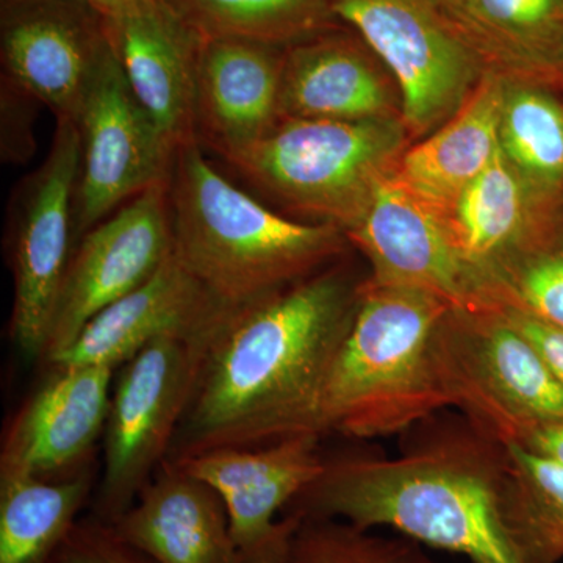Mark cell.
Returning <instances> with one entry per match:
<instances>
[{"instance_id": "cell-1", "label": "cell", "mask_w": 563, "mask_h": 563, "mask_svg": "<svg viewBox=\"0 0 563 563\" xmlns=\"http://www.w3.org/2000/svg\"><path fill=\"white\" fill-rule=\"evenodd\" d=\"M282 517L391 528L472 563H558L512 455L468 421L398 457L340 454Z\"/></svg>"}, {"instance_id": "cell-2", "label": "cell", "mask_w": 563, "mask_h": 563, "mask_svg": "<svg viewBox=\"0 0 563 563\" xmlns=\"http://www.w3.org/2000/svg\"><path fill=\"white\" fill-rule=\"evenodd\" d=\"M362 282L333 263L257 301L224 307L168 459L277 442L350 328Z\"/></svg>"}, {"instance_id": "cell-3", "label": "cell", "mask_w": 563, "mask_h": 563, "mask_svg": "<svg viewBox=\"0 0 563 563\" xmlns=\"http://www.w3.org/2000/svg\"><path fill=\"white\" fill-rule=\"evenodd\" d=\"M451 309L431 292L363 280L350 328L279 440L380 439L451 407L435 361Z\"/></svg>"}, {"instance_id": "cell-4", "label": "cell", "mask_w": 563, "mask_h": 563, "mask_svg": "<svg viewBox=\"0 0 563 563\" xmlns=\"http://www.w3.org/2000/svg\"><path fill=\"white\" fill-rule=\"evenodd\" d=\"M173 255L221 307H239L329 268L346 233L269 210L224 176L199 143L181 146L168 181Z\"/></svg>"}, {"instance_id": "cell-5", "label": "cell", "mask_w": 563, "mask_h": 563, "mask_svg": "<svg viewBox=\"0 0 563 563\" xmlns=\"http://www.w3.org/2000/svg\"><path fill=\"white\" fill-rule=\"evenodd\" d=\"M409 139L401 117L284 118L263 139L222 161L285 209L346 233L361 220L379 181L396 168Z\"/></svg>"}, {"instance_id": "cell-6", "label": "cell", "mask_w": 563, "mask_h": 563, "mask_svg": "<svg viewBox=\"0 0 563 563\" xmlns=\"http://www.w3.org/2000/svg\"><path fill=\"white\" fill-rule=\"evenodd\" d=\"M451 407L488 439L526 444L563 421V387L531 343L493 306L451 309L435 336Z\"/></svg>"}, {"instance_id": "cell-7", "label": "cell", "mask_w": 563, "mask_h": 563, "mask_svg": "<svg viewBox=\"0 0 563 563\" xmlns=\"http://www.w3.org/2000/svg\"><path fill=\"white\" fill-rule=\"evenodd\" d=\"M213 325L191 335L161 336L118 369L92 517L110 525L120 520L168 459Z\"/></svg>"}, {"instance_id": "cell-8", "label": "cell", "mask_w": 563, "mask_h": 563, "mask_svg": "<svg viewBox=\"0 0 563 563\" xmlns=\"http://www.w3.org/2000/svg\"><path fill=\"white\" fill-rule=\"evenodd\" d=\"M398 85L410 139H424L461 109L483 79V58L429 0H331Z\"/></svg>"}, {"instance_id": "cell-9", "label": "cell", "mask_w": 563, "mask_h": 563, "mask_svg": "<svg viewBox=\"0 0 563 563\" xmlns=\"http://www.w3.org/2000/svg\"><path fill=\"white\" fill-rule=\"evenodd\" d=\"M80 166L76 122L57 120L43 165L22 181L11 222L14 299L10 336L21 354L43 361L73 252L74 198Z\"/></svg>"}, {"instance_id": "cell-10", "label": "cell", "mask_w": 563, "mask_h": 563, "mask_svg": "<svg viewBox=\"0 0 563 563\" xmlns=\"http://www.w3.org/2000/svg\"><path fill=\"white\" fill-rule=\"evenodd\" d=\"M80 166L74 240L132 199L168 184L176 150L133 95L109 43L76 121Z\"/></svg>"}, {"instance_id": "cell-11", "label": "cell", "mask_w": 563, "mask_h": 563, "mask_svg": "<svg viewBox=\"0 0 563 563\" xmlns=\"http://www.w3.org/2000/svg\"><path fill=\"white\" fill-rule=\"evenodd\" d=\"M172 250L168 184L143 192L85 233L63 282L44 363L73 344L96 314L150 279Z\"/></svg>"}, {"instance_id": "cell-12", "label": "cell", "mask_w": 563, "mask_h": 563, "mask_svg": "<svg viewBox=\"0 0 563 563\" xmlns=\"http://www.w3.org/2000/svg\"><path fill=\"white\" fill-rule=\"evenodd\" d=\"M347 240L372 279L439 296L454 309L481 307L479 280L463 258L448 214L407 187L395 169L377 185Z\"/></svg>"}, {"instance_id": "cell-13", "label": "cell", "mask_w": 563, "mask_h": 563, "mask_svg": "<svg viewBox=\"0 0 563 563\" xmlns=\"http://www.w3.org/2000/svg\"><path fill=\"white\" fill-rule=\"evenodd\" d=\"M176 462L220 493L243 563H282L298 523L282 514L320 476L324 454L318 437L292 435Z\"/></svg>"}, {"instance_id": "cell-14", "label": "cell", "mask_w": 563, "mask_h": 563, "mask_svg": "<svg viewBox=\"0 0 563 563\" xmlns=\"http://www.w3.org/2000/svg\"><path fill=\"white\" fill-rule=\"evenodd\" d=\"M54 374L11 418L0 450V474L63 479L92 468L106 431L117 369L52 366Z\"/></svg>"}, {"instance_id": "cell-15", "label": "cell", "mask_w": 563, "mask_h": 563, "mask_svg": "<svg viewBox=\"0 0 563 563\" xmlns=\"http://www.w3.org/2000/svg\"><path fill=\"white\" fill-rule=\"evenodd\" d=\"M103 33L141 107L174 150L196 139L198 38L161 0L102 18Z\"/></svg>"}, {"instance_id": "cell-16", "label": "cell", "mask_w": 563, "mask_h": 563, "mask_svg": "<svg viewBox=\"0 0 563 563\" xmlns=\"http://www.w3.org/2000/svg\"><path fill=\"white\" fill-rule=\"evenodd\" d=\"M106 49L102 18L92 21L69 0H18L3 22L7 77L57 120L77 121Z\"/></svg>"}, {"instance_id": "cell-17", "label": "cell", "mask_w": 563, "mask_h": 563, "mask_svg": "<svg viewBox=\"0 0 563 563\" xmlns=\"http://www.w3.org/2000/svg\"><path fill=\"white\" fill-rule=\"evenodd\" d=\"M285 47L244 40L202 41L196 139L218 155L250 146L280 121Z\"/></svg>"}, {"instance_id": "cell-18", "label": "cell", "mask_w": 563, "mask_h": 563, "mask_svg": "<svg viewBox=\"0 0 563 563\" xmlns=\"http://www.w3.org/2000/svg\"><path fill=\"white\" fill-rule=\"evenodd\" d=\"M401 117L398 85L363 41L325 32L285 51L280 120Z\"/></svg>"}, {"instance_id": "cell-19", "label": "cell", "mask_w": 563, "mask_h": 563, "mask_svg": "<svg viewBox=\"0 0 563 563\" xmlns=\"http://www.w3.org/2000/svg\"><path fill=\"white\" fill-rule=\"evenodd\" d=\"M222 310L172 252L143 285L96 314L49 365L109 366L118 372L161 336L207 331Z\"/></svg>"}, {"instance_id": "cell-20", "label": "cell", "mask_w": 563, "mask_h": 563, "mask_svg": "<svg viewBox=\"0 0 563 563\" xmlns=\"http://www.w3.org/2000/svg\"><path fill=\"white\" fill-rule=\"evenodd\" d=\"M113 526L158 563H243L220 493L172 459Z\"/></svg>"}, {"instance_id": "cell-21", "label": "cell", "mask_w": 563, "mask_h": 563, "mask_svg": "<svg viewBox=\"0 0 563 563\" xmlns=\"http://www.w3.org/2000/svg\"><path fill=\"white\" fill-rule=\"evenodd\" d=\"M446 214L459 250L479 280L481 295L488 273L559 228L563 206L540 199L499 151Z\"/></svg>"}, {"instance_id": "cell-22", "label": "cell", "mask_w": 563, "mask_h": 563, "mask_svg": "<svg viewBox=\"0 0 563 563\" xmlns=\"http://www.w3.org/2000/svg\"><path fill=\"white\" fill-rule=\"evenodd\" d=\"M504 87L501 74L485 70L461 109L431 135L407 147L396 163L399 179L444 213L501 151Z\"/></svg>"}, {"instance_id": "cell-23", "label": "cell", "mask_w": 563, "mask_h": 563, "mask_svg": "<svg viewBox=\"0 0 563 563\" xmlns=\"http://www.w3.org/2000/svg\"><path fill=\"white\" fill-rule=\"evenodd\" d=\"M444 16L487 70L561 90L563 0H461Z\"/></svg>"}, {"instance_id": "cell-24", "label": "cell", "mask_w": 563, "mask_h": 563, "mask_svg": "<svg viewBox=\"0 0 563 563\" xmlns=\"http://www.w3.org/2000/svg\"><path fill=\"white\" fill-rule=\"evenodd\" d=\"M92 468L44 479L0 474V563H51L95 493Z\"/></svg>"}, {"instance_id": "cell-25", "label": "cell", "mask_w": 563, "mask_h": 563, "mask_svg": "<svg viewBox=\"0 0 563 563\" xmlns=\"http://www.w3.org/2000/svg\"><path fill=\"white\" fill-rule=\"evenodd\" d=\"M504 79L499 117L504 157L540 199L563 206L562 91L539 81Z\"/></svg>"}, {"instance_id": "cell-26", "label": "cell", "mask_w": 563, "mask_h": 563, "mask_svg": "<svg viewBox=\"0 0 563 563\" xmlns=\"http://www.w3.org/2000/svg\"><path fill=\"white\" fill-rule=\"evenodd\" d=\"M201 41L288 47L331 32V0H161Z\"/></svg>"}, {"instance_id": "cell-27", "label": "cell", "mask_w": 563, "mask_h": 563, "mask_svg": "<svg viewBox=\"0 0 563 563\" xmlns=\"http://www.w3.org/2000/svg\"><path fill=\"white\" fill-rule=\"evenodd\" d=\"M484 306L509 307L563 328V221L550 236L484 277Z\"/></svg>"}, {"instance_id": "cell-28", "label": "cell", "mask_w": 563, "mask_h": 563, "mask_svg": "<svg viewBox=\"0 0 563 563\" xmlns=\"http://www.w3.org/2000/svg\"><path fill=\"white\" fill-rule=\"evenodd\" d=\"M282 563H437L415 540L333 518H299Z\"/></svg>"}, {"instance_id": "cell-29", "label": "cell", "mask_w": 563, "mask_h": 563, "mask_svg": "<svg viewBox=\"0 0 563 563\" xmlns=\"http://www.w3.org/2000/svg\"><path fill=\"white\" fill-rule=\"evenodd\" d=\"M515 466L536 510L544 536L559 561L563 558V465L550 455L525 446L507 444Z\"/></svg>"}, {"instance_id": "cell-30", "label": "cell", "mask_w": 563, "mask_h": 563, "mask_svg": "<svg viewBox=\"0 0 563 563\" xmlns=\"http://www.w3.org/2000/svg\"><path fill=\"white\" fill-rule=\"evenodd\" d=\"M51 563H158L122 539L113 525L87 515L70 529Z\"/></svg>"}, {"instance_id": "cell-31", "label": "cell", "mask_w": 563, "mask_h": 563, "mask_svg": "<svg viewBox=\"0 0 563 563\" xmlns=\"http://www.w3.org/2000/svg\"><path fill=\"white\" fill-rule=\"evenodd\" d=\"M493 307L501 310L506 320L532 344L563 387V328L509 307Z\"/></svg>"}, {"instance_id": "cell-32", "label": "cell", "mask_w": 563, "mask_h": 563, "mask_svg": "<svg viewBox=\"0 0 563 563\" xmlns=\"http://www.w3.org/2000/svg\"><path fill=\"white\" fill-rule=\"evenodd\" d=\"M525 446L550 455L563 465V421L550 422L537 429Z\"/></svg>"}, {"instance_id": "cell-33", "label": "cell", "mask_w": 563, "mask_h": 563, "mask_svg": "<svg viewBox=\"0 0 563 563\" xmlns=\"http://www.w3.org/2000/svg\"><path fill=\"white\" fill-rule=\"evenodd\" d=\"M79 2L85 3L88 9L95 10L99 16L103 18L124 9L133 0H79Z\"/></svg>"}, {"instance_id": "cell-34", "label": "cell", "mask_w": 563, "mask_h": 563, "mask_svg": "<svg viewBox=\"0 0 563 563\" xmlns=\"http://www.w3.org/2000/svg\"><path fill=\"white\" fill-rule=\"evenodd\" d=\"M433 7H437L443 14L454 9L461 0H429Z\"/></svg>"}, {"instance_id": "cell-35", "label": "cell", "mask_w": 563, "mask_h": 563, "mask_svg": "<svg viewBox=\"0 0 563 563\" xmlns=\"http://www.w3.org/2000/svg\"><path fill=\"white\" fill-rule=\"evenodd\" d=\"M561 91H562V95H563V80H562V87H561Z\"/></svg>"}]
</instances>
